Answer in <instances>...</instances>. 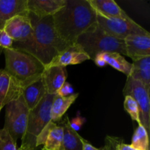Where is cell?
Returning a JSON list of instances; mask_svg holds the SVG:
<instances>
[{"label": "cell", "instance_id": "6da1fadb", "mask_svg": "<svg viewBox=\"0 0 150 150\" xmlns=\"http://www.w3.org/2000/svg\"><path fill=\"white\" fill-rule=\"evenodd\" d=\"M64 7L52 16L60 38L74 43L81 35L97 23V14L88 0H66Z\"/></svg>", "mask_w": 150, "mask_h": 150}, {"label": "cell", "instance_id": "7a4b0ae2", "mask_svg": "<svg viewBox=\"0 0 150 150\" xmlns=\"http://www.w3.org/2000/svg\"><path fill=\"white\" fill-rule=\"evenodd\" d=\"M29 17L34 30V47L31 55L46 67L59 53L71 43L63 40L58 35L52 16L38 18L29 12Z\"/></svg>", "mask_w": 150, "mask_h": 150}, {"label": "cell", "instance_id": "3957f363", "mask_svg": "<svg viewBox=\"0 0 150 150\" xmlns=\"http://www.w3.org/2000/svg\"><path fill=\"white\" fill-rule=\"evenodd\" d=\"M5 57L4 70L17 79L23 88L42 77L43 64L34 56L13 48L3 49Z\"/></svg>", "mask_w": 150, "mask_h": 150}, {"label": "cell", "instance_id": "277c9868", "mask_svg": "<svg viewBox=\"0 0 150 150\" xmlns=\"http://www.w3.org/2000/svg\"><path fill=\"white\" fill-rule=\"evenodd\" d=\"M75 42L92 60L102 53L115 52L126 56L124 40L108 35L97 23L81 35Z\"/></svg>", "mask_w": 150, "mask_h": 150}, {"label": "cell", "instance_id": "5b68a950", "mask_svg": "<svg viewBox=\"0 0 150 150\" xmlns=\"http://www.w3.org/2000/svg\"><path fill=\"white\" fill-rule=\"evenodd\" d=\"M54 95L46 94L36 107L29 110L27 127L21 139V144L36 146L37 137L46 125L51 121V108Z\"/></svg>", "mask_w": 150, "mask_h": 150}, {"label": "cell", "instance_id": "8992f818", "mask_svg": "<svg viewBox=\"0 0 150 150\" xmlns=\"http://www.w3.org/2000/svg\"><path fill=\"white\" fill-rule=\"evenodd\" d=\"M4 30L13 39L12 48L32 54L34 47V30L29 14L12 18L6 23Z\"/></svg>", "mask_w": 150, "mask_h": 150}, {"label": "cell", "instance_id": "52a82bcc", "mask_svg": "<svg viewBox=\"0 0 150 150\" xmlns=\"http://www.w3.org/2000/svg\"><path fill=\"white\" fill-rule=\"evenodd\" d=\"M5 107L4 129L16 142L18 139H22L26 133L29 110L22 96L9 103Z\"/></svg>", "mask_w": 150, "mask_h": 150}, {"label": "cell", "instance_id": "ba28073f", "mask_svg": "<svg viewBox=\"0 0 150 150\" xmlns=\"http://www.w3.org/2000/svg\"><path fill=\"white\" fill-rule=\"evenodd\" d=\"M97 14V23L105 32L114 38L124 40L127 37L134 35H149V32L130 18L128 19L107 18Z\"/></svg>", "mask_w": 150, "mask_h": 150}, {"label": "cell", "instance_id": "9c48e42d", "mask_svg": "<svg viewBox=\"0 0 150 150\" xmlns=\"http://www.w3.org/2000/svg\"><path fill=\"white\" fill-rule=\"evenodd\" d=\"M123 95L125 97L130 96L135 100L139 108L141 125L149 133L150 129L149 92L140 81L127 76L123 89Z\"/></svg>", "mask_w": 150, "mask_h": 150}, {"label": "cell", "instance_id": "30bf717a", "mask_svg": "<svg viewBox=\"0 0 150 150\" xmlns=\"http://www.w3.org/2000/svg\"><path fill=\"white\" fill-rule=\"evenodd\" d=\"M23 86L4 70H0V111L9 103L22 96Z\"/></svg>", "mask_w": 150, "mask_h": 150}, {"label": "cell", "instance_id": "8fae6325", "mask_svg": "<svg viewBox=\"0 0 150 150\" xmlns=\"http://www.w3.org/2000/svg\"><path fill=\"white\" fill-rule=\"evenodd\" d=\"M126 56L133 61L150 56L149 35H130L124 40Z\"/></svg>", "mask_w": 150, "mask_h": 150}, {"label": "cell", "instance_id": "7c38bea8", "mask_svg": "<svg viewBox=\"0 0 150 150\" xmlns=\"http://www.w3.org/2000/svg\"><path fill=\"white\" fill-rule=\"evenodd\" d=\"M89 59V57L81 47L74 42L59 53L46 67L61 66L66 67L67 65L79 64Z\"/></svg>", "mask_w": 150, "mask_h": 150}, {"label": "cell", "instance_id": "4fadbf2b", "mask_svg": "<svg viewBox=\"0 0 150 150\" xmlns=\"http://www.w3.org/2000/svg\"><path fill=\"white\" fill-rule=\"evenodd\" d=\"M67 70L65 67L51 66L45 67L42 74V80L46 94L56 95L57 91L66 82Z\"/></svg>", "mask_w": 150, "mask_h": 150}, {"label": "cell", "instance_id": "5bb4252c", "mask_svg": "<svg viewBox=\"0 0 150 150\" xmlns=\"http://www.w3.org/2000/svg\"><path fill=\"white\" fill-rule=\"evenodd\" d=\"M28 14L27 0H0V30L12 18Z\"/></svg>", "mask_w": 150, "mask_h": 150}, {"label": "cell", "instance_id": "9a60e30c", "mask_svg": "<svg viewBox=\"0 0 150 150\" xmlns=\"http://www.w3.org/2000/svg\"><path fill=\"white\" fill-rule=\"evenodd\" d=\"M66 2V0H27V8L37 17L44 18L54 16Z\"/></svg>", "mask_w": 150, "mask_h": 150}, {"label": "cell", "instance_id": "2e32d148", "mask_svg": "<svg viewBox=\"0 0 150 150\" xmlns=\"http://www.w3.org/2000/svg\"><path fill=\"white\" fill-rule=\"evenodd\" d=\"M98 14L107 18L128 19L130 16L114 0H88Z\"/></svg>", "mask_w": 150, "mask_h": 150}, {"label": "cell", "instance_id": "e0dca14e", "mask_svg": "<svg viewBox=\"0 0 150 150\" xmlns=\"http://www.w3.org/2000/svg\"><path fill=\"white\" fill-rule=\"evenodd\" d=\"M45 95L46 91L40 78L23 88L22 97L29 110H32L38 105Z\"/></svg>", "mask_w": 150, "mask_h": 150}, {"label": "cell", "instance_id": "ac0fdd59", "mask_svg": "<svg viewBox=\"0 0 150 150\" xmlns=\"http://www.w3.org/2000/svg\"><path fill=\"white\" fill-rule=\"evenodd\" d=\"M130 77L140 81L148 92H150V56L132 63Z\"/></svg>", "mask_w": 150, "mask_h": 150}, {"label": "cell", "instance_id": "d6986e66", "mask_svg": "<svg viewBox=\"0 0 150 150\" xmlns=\"http://www.w3.org/2000/svg\"><path fill=\"white\" fill-rule=\"evenodd\" d=\"M68 117H65L61 123L64 130L62 150H83V138L81 137L78 132L70 127Z\"/></svg>", "mask_w": 150, "mask_h": 150}, {"label": "cell", "instance_id": "ffe728a7", "mask_svg": "<svg viewBox=\"0 0 150 150\" xmlns=\"http://www.w3.org/2000/svg\"><path fill=\"white\" fill-rule=\"evenodd\" d=\"M78 97L79 93H75L74 95L66 98L60 97L57 95H54L51 108V121L55 123L60 121L66 111L76 101Z\"/></svg>", "mask_w": 150, "mask_h": 150}, {"label": "cell", "instance_id": "44dd1931", "mask_svg": "<svg viewBox=\"0 0 150 150\" xmlns=\"http://www.w3.org/2000/svg\"><path fill=\"white\" fill-rule=\"evenodd\" d=\"M100 54L107 64H109L115 70L124 73L127 76H130L132 69V63L127 61L122 55L115 52L102 53Z\"/></svg>", "mask_w": 150, "mask_h": 150}, {"label": "cell", "instance_id": "7402d4cb", "mask_svg": "<svg viewBox=\"0 0 150 150\" xmlns=\"http://www.w3.org/2000/svg\"><path fill=\"white\" fill-rule=\"evenodd\" d=\"M64 130L61 125H57L48 134L42 149L45 150H62Z\"/></svg>", "mask_w": 150, "mask_h": 150}, {"label": "cell", "instance_id": "603a6c76", "mask_svg": "<svg viewBox=\"0 0 150 150\" xmlns=\"http://www.w3.org/2000/svg\"><path fill=\"white\" fill-rule=\"evenodd\" d=\"M130 146L138 150H149V134L142 125H139L135 130Z\"/></svg>", "mask_w": 150, "mask_h": 150}, {"label": "cell", "instance_id": "cb8c5ba5", "mask_svg": "<svg viewBox=\"0 0 150 150\" xmlns=\"http://www.w3.org/2000/svg\"><path fill=\"white\" fill-rule=\"evenodd\" d=\"M124 108L126 112L130 116L132 120L137 122L139 125H141L140 112H139V106L133 98H131L130 96L125 97Z\"/></svg>", "mask_w": 150, "mask_h": 150}, {"label": "cell", "instance_id": "d4e9b609", "mask_svg": "<svg viewBox=\"0 0 150 150\" xmlns=\"http://www.w3.org/2000/svg\"><path fill=\"white\" fill-rule=\"evenodd\" d=\"M0 150H18L16 142L4 128L0 130Z\"/></svg>", "mask_w": 150, "mask_h": 150}, {"label": "cell", "instance_id": "484cf974", "mask_svg": "<svg viewBox=\"0 0 150 150\" xmlns=\"http://www.w3.org/2000/svg\"><path fill=\"white\" fill-rule=\"evenodd\" d=\"M57 123L51 121L49 123L46 125L45 127L41 130L40 133H39V135L38 136L36 139V146L37 148L40 145H42L45 144V141H46L47 137H48V134L51 132V130L57 125Z\"/></svg>", "mask_w": 150, "mask_h": 150}, {"label": "cell", "instance_id": "4316f807", "mask_svg": "<svg viewBox=\"0 0 150 150\" xmlns=\"http://www.w3.org/2000/svg\"><path fill=\"white\" fill-rule=\"evenodd\" d=\"M13 44V40L8 35V34L2 29L0 30V47L3 49L4 48H12Z\"/></svg>", "mask_w": 150, "mask_h": 150}, {"label": "cell", "instance_id": "83f0119b", "mask_svg": "<svg viewBox=\"0 0 150 150\" xmlns=\"http://www.w3.org/2000/svg\"><path fill=\"white\" fill-rule=\"evenodd\" d=\"M74 89L72 85L68 82H64V84L60 87V89L57 91L56 95H59L60 97H70L71 95H74Z\"/></svg>", "mask_w": 150, "mask_h": 150}, {"label": "cell", "instance_id": "f1b7e54d", "mask_svg": "<svg viewBox=\"0 0 150 150\" xmlns=\"http://www.w3.org/2000/svg\"><path fill=\"white\" fill-rule=\"evenodd\" d=\"M85 122H86V119L81 117V116L79 115V114H78V116L76 118L73 119L71 121L69 122V124H70V127H71L73 130L78 132L81 128V127L83 126V125L84 124Z\"/></svg>", "mask_w": 150, "mask_h": 150}, {"label": "cell", "instance_id": "f546056e", "mask_svg": "<svg viewBox=\"0 0 150 150\" xmlns=\"http://www.w3.org/2000/svg\"><path fill=\"white\" fill-rule=\"evenodd\" d=\"M121 138L107 136L105 139V144L107 146L108 150H117V146Z\"/></svg>", "mask_w": 150, "mask_h": 150}, {"label": "cell", "instance_id": "4dcf8cb0", "mask_svg": "<svg viewBox=\"0 0 150 150\" xmlns=\"http://www.w3.org/2000/svg\"><path fill=\"white\" fill-rule=\"evenodd\" d=\"M83 150H108L106 145H104L103 147L101 148H96L91 144L90 143L87 142L86 140L83 139Z\"/></svg>", "mask_w": 150, "mask_h": 150}, {"label": "cell", "instance_id": "1f68e13d", "mask_svg": "<svg viewBox=\"0 0 150 150\" xmlns=\"http://www.w3.org/2000/svg\"><path fill=\"white\" fill-rule=\"evenodd\" d=\"M117 150H138V149L133 148V146H130V144H125L124 142H123L122 139H121V140H120V142H119V143L117 144Z\"/></svg>", "mask_w": 150, "mask_h": 150}, {"label": "cell", "instance_id": "d6a6232c", "mask_svg": "<svg viewBox=\"0 0 150 150\" xmlns=\"http://www.w3.org/2000/svg\"><path fill=\"white\" fill-rule=\"evenodd\" d=\"M93 61L95 62V63L96 64V65L98 66V67H105V66L107 65L106 62H105L104 61L103 59L101 57L100 54H98V55L95 57V59H93Z\"/></svg>", "mask_w": 150, "mask_h": 150}, {"label": "cell", "instance_id": "836d02e7", "mask_svg": "<svg viewBox=\"0 0 150 150\" xmlns=\"http://www.w3.org/2000/svg\"><path fill=\"white\" fill-rule=\"evenodd\" d=\"M18 150H37V147L35 146H32L30 144H21L20 148Z\"/></svg>", "mask_w": 150, "mask_h": 150}, {"label": "cell", "instance_id": "e575fe53", "mask_svg": "<svg viewBox=\"0 0 150 150\" xmlns=\"http://www.w3.org/2000/svg\"><path fill=\"white\" fill-rule=\"evenodd\" d=\"M3 51V48H1V47H0V55H1V52H2Z\"/></svg>", "mask_w": 150, "mask_h": 150}, {"label": "cell", "instance_id": "d590c367", "mask_svg": "<svg viewBox=\"0 0 150 150\" xmlns=\"http://www.w3.org/2000/svg\"><path fill=\"white\" fill-rule=\"evenodd\" d=\"M42 150H45V149H42Z\"/></svg>", "mask_w": 150, "mask_h": 150}]
</instances>
